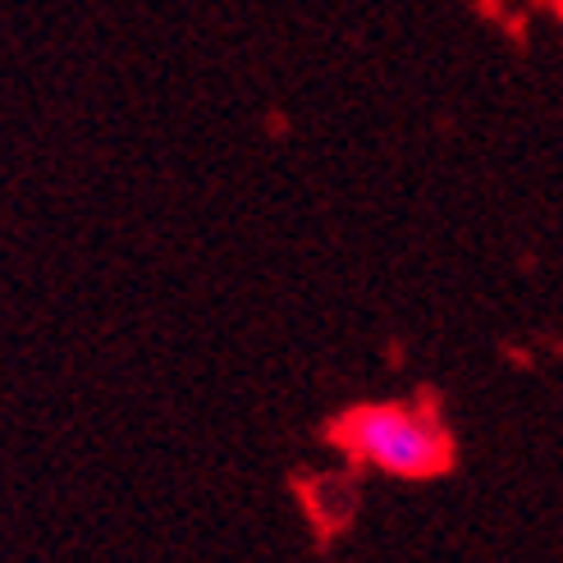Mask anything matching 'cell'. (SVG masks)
Returning <instances> with one entry per match:
<instances>
[{"instance_id": "obj_1", "label": "cell", "mask_w": 563, "mask_h": 563, "mask_svg": "<svg viewBox=\"0 0 563 563\" xmlns=\"http://www.w3.org/2000/svg\"><path fill=\"white\" fill-rule=\"evenodd\" d=\"M344 454L399 482H431L454 467V435L427 404H362L340 417Z\"/></svg>"}]
</instances>
